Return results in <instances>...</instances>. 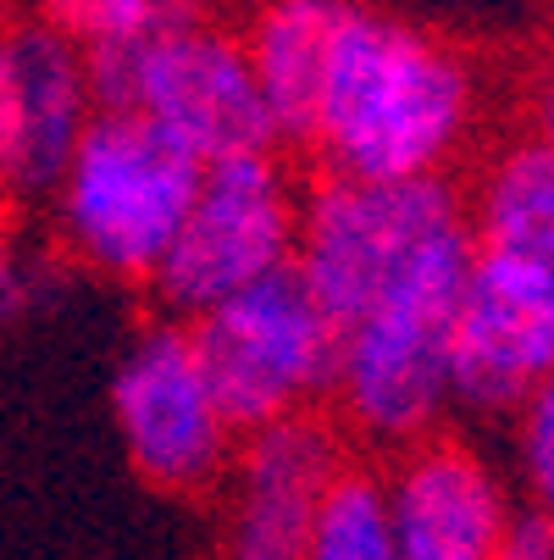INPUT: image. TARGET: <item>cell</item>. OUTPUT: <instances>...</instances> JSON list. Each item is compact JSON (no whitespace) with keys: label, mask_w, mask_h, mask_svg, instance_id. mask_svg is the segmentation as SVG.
I'll return each instance as SVG.
<instances>
[{"label":"cell","mask_w":554,"mask_h":560,"mask_svg":"<svg viewBox=\"0 0 554 560\" xmlns=\"http://www.w3.org/2000/svg\"><path fill=\"white\" fill-rule=\"evenodd\" d=\"M478 67L460 45L372 0H350L328 45L305 150L322 155V173L366 184L449 178L478 133Z\"/></svg>","instance_id":"1"},{"label":"cell","mask_w":554,"mask_h":560,"mask_svg":"<svg viewBox=\"0 0 554 560\" xmlns=\"http://www.w3.org/2000/svg\"><path fill=\"white\" fill-rule=\"evenodd\" d=\"M471 256H478V238L465 222L444 233L438 245H427L372 300V311L339 334V372H333L339 428L382 450H405L438 433L444 406H455L449 345Z\"/></svg>","instance_id":"2"},{"label":"cell","mask_w":554,"mask_h":560,"mask_svg":"<svg viewBox=\"0 0 554 560\" xmlns=\"http://www.w3.org/2000/svg\"><path fill=\"white\" fill-rule=\"evenodd\" d=\"M84 67L101 112L150 117L205 167L227 155L278 150V128L250 72L245 39L216 23L205 0H189L139 39L84 50Z\"/></svg>","instance_id":"3"},{"label":"cell","mask_w":554,"mask_h":560,"mask_svg":"<svg viewBox=\"0 0 554 560\" xmlns=\"http://www.w3.org/2000/svg\"><path fill=\"white\" fill-rule=\"evenodd\" d=\"M205 162L139 112H95L50 195L56 233L78 267L150 283L184 228Z\"/></svg>","instance_id":"4"},{"label":"cell","mask_w":554,"mask_h":560,"mask_svg":"<svg viewBox=\"0 0 554 560\" xmlns=\"http://www.w3.org/2000/svg\"><path fill=\"white\" fill-rule=\"evenodd\" d=\"M465 222L471 217L455 178L366 184L322 173L310 189H299L294 272L322 305V316L344 334L427 245Z\"/></svg>","instance_id":"5"},{"label":"cell","mask_w":554,"mask_h":560,"mask_svg":"<svg viewBox=\"0 0 554 560\" xmlns=\"http://www.w3.org/2000/svg\"><path fill=\"white\" fill-rule=\"evenodd\" d=\"M195 355L233 433L322 411L339 372V328L299 283L294 261L189 323Z\"/></svg>","instance_id":"6"},{"label":"cell","mask_w":554,"mask_h":560,"mask_svg":"<svg viewBox=\"0 0 554 560\" xmlns=\"http://www.w3.org/2000/svg\"><path fill=\"white\" fill-rule=\"evenodd\" d=\"M294 228H299V189L283 173L278 150L211 162L150 289L162 300V311L195 323L211 305L288 267Z\"/></svg>","instance_id":"7"},{"label":"cell","mask_w":554,"mask_h":560,"mask_svg":"<svg viewBox=\"0 0 554 560\" xmlns=\"http://www.w3.org/2000/svg\"><path fill=\"white\" fill-rule=\"evenodd\" d=\"M111 417L133 471L162 494H211L239 450V433L227 428L195 355L189 323H150L122 350Z\"/></svg>","instance_id":"8"},{"label":"cell","mask_w":554,"mask_h":560,"mask_svg":"<svg viewBox=\"0 0 554 560\" xmlns=\"http://www.w3.org/2000/svg\"><path fill=\"white\" fill-rule=\"evenodd\" d=\"M543 377H554V278L478 250L455 311L449 399L478 417H516Z\"/></svg>","instance_id":"9"},{"label":"cell","mask_w":554,"mask_h":560,"mask_svg":"<svg viewBox=\"0 0 554 560\" xmlns=\"http://www.w3.org/2000/svg\"><path fill=\"white\" fill-rule=\"evenodd\" d=\"M90 67L45 18L0 23V184L17 200H50L95 117Z\"/></svg>","instance_id":"10"},{"label":"cell","mask_w":554,"mask_h":560,"mask_svg":"<svg viewBox=\"0 0 554 560\" xmlns=\"http://www.w3.org/2000/svg\"><path fill=\"white\" fill-rule=\"evenodd\" d=\"M344 466V433L322 411L245 433L227 466L222 560H305L316 505Z\"/></svg>","instance_id":"11"},{"label":"cell","mask_w":554,"mask_h":560,"mask_svg":"<svg viewBox=\"0 0 554 560\" xmlns=\"http://www.w3.org/2000/svg\"><path fill=\"white\" fill-rule=\"evenodd\" d=\"M400 560H499L510 522L494 466L455 433H427L400 450L382 477Z\"/></svg>","instance_id":"12"},{"label":"cell","mask_w":554,"mask_h":560,"mask_svg":"<svg viewBox=\"0 0 554 560\" xmlns=\"http://www.w3.org/2000/svg\"><path fill=\"white\" fill-rule=\"evenodd\" d=\"M344 7L350 0H261L239 28L250 72L278 128V144H310L316 90H322L328 45Z\"/></svg>","instance_id":"13"},{"label":"cell","mask_w":554,"mask_h":560,"mask_svg":"<svg viewBox=\"0 0 554 560\" xmlns=\"http://www.w3.org/2000/svg\"><path fill=\"white\" fill-rule=\"evenodd\" d=\"M465 217L478 250L527 261L554 278V144L532 133L499 144L465 195Z\"/></svg>","instance_id":"14"},{"label":"cell","mask_w":554,"mask_h":560,"mask_svg":"<svg viewBox=\"0 0 554 560\" xmlns=\"http://www.w3.org/2000/svg\"><path fill=\"white\" fill-rule=\"evenodd\" d=\"M305 560H400L377 471L344 466L328 483L316 522H310V538H305Z\"/></svg>","instance_id":"15"},{"label":"cell","mask_w":554,"mask_h":560,"mask_svg":"<svg viewBox=\"0 0 554 560\" xmlns=\"http://www.w3.org/2000/svg\"><path fill=\"white\" fill-rule=\"evenodd\" d=\"M184 7L189 0H39V18L61 28L78 50H95V45L139 39Z\"/></svg>","instance_id":"16"},{"label":"cell","mask_w":554,"mask_h":560,"mask_svg":"<svg viewBox=\"0 0 554 560\" xmlns=\"http://www.w3.org/2000/svg\"><path fill=\"white\" fill-rule=\"evenodd\" d=\"M516 466L527 483V505L554 516V377H543L516 411Z\"/></svg>","instance_id":"17"},{"label":"cell","mask_w":554,"mask_h":560,"mask_svg":"<svg viewBox=\"0 0 554 560\" xmlns=\"http://www.w3.org/2000/svg\"><path fill=\"white\" fill-rule=\"evenodd\" d=\"M499 560H554V516H543L538 505L510 511L505 538H499Z\"/></svg>","instance_id":"18"},{"label":"cell","mask_w":554,"mask_h":560,"mask_svg":"<svg viewBox=\"0 0 554 560\" xmlns=\"http://www.w3.org/2000/svg\"><path fill=\"white\" fill-rule=\"evenodd\" d=\"M527 133L554 144V56L538 67V78L527 84Z\"/></svg>","instance_id":"19"},{"label":"cell","mask_w":554,"mask_h":560,"mask_svg":"<svg viewBox=\"0 0 554 560\" xmlns=\"http://www.w3.org/2000/svg\"><path fill=\"white\" fill-rule=\"evenodd\" d=\"M23 261H17V245H12V233L0 228V316H12L23 305Z\"/></svg>","instance_id":"20"},{"label":"cell","mask_w":554,"mask_h":560,"mask_svg":"<svg viewBox=\"0 0 554 560\" xmlns=\"http://www.w3.org/2000/svg\"><path fill=\"white\" fill-rule=\"evenodd\" d=\"M0 18H7V0H0Z\"/></svg>","instance_id":"21"},{"label":"cell","mask_w":554,"mask_h":560,"mask_svg":"<svg viewBox=\"0 0 554 560\" xmlns=\"http://www.w3.org/2000/svg\"><path fill=\"white\" fill-rule=\"evenodd\" d=\"M0 195H7V184H0Z\"/></svg>","instance_id":"22"}]
</instances>
